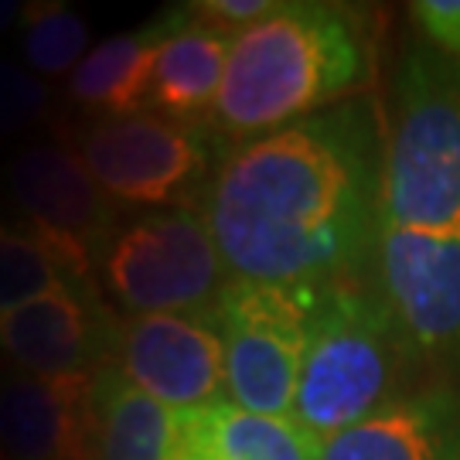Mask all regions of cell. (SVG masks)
Masks as SVG:
<instances>
[{
    "instance_id": "22",
    "label": "cell",
    "mask_w": 460,
    "mask_h": 460,
    "mask_svg": "<svg viewBox=\"0 0 460 460\" xmlns=\"http://www.w3.org/2000/svg\"><path fill=\"white\" fill-rule=\"evenodd\" d=\"M21 21H24V4H17V0H0V31L14 28Z\"/></svg>"
},
{
    "instance_id": "2",
    "label": "cell",
    "mask_w": 460,
    "mask_h": 460,
    "mask_svg": "<svg viewBox=\"0 0 460 460\" xmlns=\"http://www.w3.org/2000/svg\"><path fill=\"white\" fill-rule=\"evenodd\" d=\"M365 66V38L348 7L283 0L277 14L232 38L215 127L229 137L287 130L355 89Z\"/></svg>"
},
{
    "instance_id": "21",
    "label": "cell",
    "mask_w": 460,
    "mask_h": 460,
    "mask_svg": "<svg viewBox=\"0 0 460 460\" xmlns=\"http://www.w3.org/2000/svg\"><path fill=\"white\" fill-rule=\"evenodd\" d=\"M410 11L429 49L460 62V0H416Z\"/></svg>"
},
{
    "instance_id": "5",
    "label": "cell",
    "mask_w": 460,
    "mask_h": 460,
    "mask_svg": "<svg viewBox=\"0 0 460 460\" xmlns=\"http://www.w3.org/2000/svg\"><path fill=\"white\" fill-rule=\"evenodd\" d=\"M102 273L119 307L150 314H212L229 270L201 212L161 208L113 235Z\"/></svg>"
},
{
    "instance_id": "15",
    "label": "cell",
    "mask_w": 460,
    "mask_h": 460,
    "mask_svg": "<svg viewBox=\"0 0 460 460\" xmlns=\"http://www.w3.org/2000/svg\"><path fill=\"white\" fill-rule=\"evenodd\" d=\"M174 460H321V440L294 420L249 412L226 399L178 410Z\"/></svg>"
},
{
    "instance_id": "7",
    "label": "cell",
    "mask_w": 460,
    "mask_h": 460,
    "mask_svg": "<svg viewBox=\"0 0 460 460\" xmlns=\"http://www.w3.org/2000/svg\"><path fill=\"white\" fill-rule=\"evenodd\" d=\"M7 188L72 279L89 283L96 252L116 235V201L93 178L79 150L34 144L7 164Z\"/></svg>"
},
{
    "instance_id": "14",
    "label": "cell",
    "mask_w": 460,
    "mask_h": 460,
    "mask_svg": "<svg viewBox=\"0 0 460 460\" xmlns=\"http://www.w3.org/2000/svg\"><path fill=\"white\" fill-rule=\"evenodd\" d=\"M184 17L188 7L171 11L161 21H150L147 28L113 34L102 45L89 49L79 68L68 75V99L85 110L106 113V119L144 113V106H150L157 55Z\"/></svg>"
},
{
    "instance_id": "9",
    "label": "cell",
    "mask_w": 460,
    "mask_h": 460,
    "mask_svg": "<svg viewBox=\"0 0 460 460\" xmlns=\"http://www.w3.org/2000/svg\"><path fill=\"white\" fill-rule=\"evenodd\" d=\"M376 283L420 355H460V235L378 229Z\"/></svg>"
},
{
    "instance_id": "6",
    "label": "cell",
    "mask_w": 460,
    "mask_h": 460,
    "mask_svg": "<svg viewBox=\"0 0 460 460\" xmlns=\"http://www.w3.org/2000/svg\"><path fill=\"white\" fill-rule=\"evenodd\" d=\"M314 290L229 279L215 304L226 345V399L263 416H294Z\"/></svg>"
},
{
    "instance_id": "4",
    "label": "cell",
    "mask_w": 460,
    "mask_h": 460,
    "mask_svg": "<svg viewBox=\"0 0 460 460\" xmlns=\"http://www.w3.org/2000/svg\"><path fill=\"white\" fill-rule=\"evenodd\" d=\"M378 229L460 235V62L429 45L395 75Z\"/></svg>"
},
{
    "instance_id": "11",
    "label": "cell",
    "mask_w": 460,
    "mask_h": 460,
    "mask_svg": "<svg viewBox=\"0 0 460 460\" xmlns=\"http://www.w3.org/2000/svg\"><path fill=\"white\" fill-rule=\"evenodd\" d=\"M99 410L93 376L0 378V450L11 460H96Z\"/></svg>"
},
{
    "instance_id": "8",
    "label": "cell",
    "mask_w": 460,
    "mask_h": 460,
    "mask_svg": "<svg viewBox=\"0 0 460 460\" xmlns=\"http://www.w3.org/2000/svg\"><path fill=\"white\" fill-rule=\"evenodd\" d=\"M79 157L113 201L167 205L205 174L208 133L157 113L110 116L83 133Z\"/></svg>"
},
{
    "instance_id": "10",
    "label": "cell",
    "mask_w": 460,
    "mask_h": 460,
    "mask_svg": "<svg viewBox=\"0 0 460 460\" xmlns=\"http://www.w3.org/2000/svg\"><path fill=\"white\" fill-rule=\"evenodd\" d=\"M119 372L171 410L226 402V345L212 314H150L119 331Z\"/></svg>"
},
{
    "instance_id": "19",
    "label": "cell",
    "mask_w": 460,
    "mask_h": 460,
    "mask_svg": "<svg viewBox=\"0 0 460 460\" xmlns=\"http://www.w3.org/2000/svg\"><path fill=\"white\" fill-rule=\"evenodd\" d=\"M72 279L31 226L0 218V317Z\"/></svg>"
},
{
    "instance_id": "12",
    "label": "cell",
    "mask_w": 460,
    "mask_h": 460,
    "mask_svg": "<svg viewBox=\"0 0 460 460\" xmlns=\"http://www.w3.org/2000/svg\"><path fill=\"white\" fill-rule=\"evenodd\" d=\"M113 345L83 279H66L0 317V351L31 376H93Z\"/></svg>"
},
{
    "instance_id": "23",
    "label": "cell",
    "mask_w": 460,
    "mask_h": 460,
    "mask_svg": "<svg viewBox=\"0 0 460 460\" xmlns=\"http://www.w3.org/2000/svg\"><path fill=\"white\" fill-rule=\"evenodd\" d=\"M0 460H11V457H7V454H4V450H0Z\"/></svg>"
},
{
    "instance_id": "13",
    "label": "cell",
    "mask_w": 460,
    "mask_h": 460,
    "mask_svg": "<svg viewBox=\"0 0 460 460\" xmlns=\"http://www.w3.org/2000/svg\"><path fill=\"white\" fill-rule=\"evenodd\" d=\"M321 460H460V395H399L368 420L321 440Z\"/></svg>"
},
{
    "instance_id": "17",
    "label": "cell",
    "mask_w": 460,
    "mask_h": 460,
    "mask_svg": "<svg viewBox=\"0 0 460 460\" xmlns=\"http://www.w3.org/2000/svg\"><path fill=\"white\" fill-rule=\"evenodd\" d=\"M96 460H174L178 410L130 385L116 365L96 372Z\"/></svg>"
},
{
    "instance_id": "18",
    "label": "cell",
    "mask_w": 460,
    "mask_h": 460,
    "mask_svg": "<svg viewBox=\"0 0 460 460\" xmlns=\"http://www.w3.org/2000/svg\"><path fill=\"white\" fill-rule=\"evenodd\" d=\"M21 49L24 62L34 68V75H66L75 72L79 62L89 55V28L79 11H72L62 0H34L24 4L21 21Z\"/></svg>"
},
{
    "instance_id": "16",
    "label": "cell",
    "mask_w": 460,
    "mask_h": 460,
    "mask_svg": "<svg viewBox=\"0 0 460 460\" xmlns=\"http://www.w3.org/2000/svg\"><path fill=\"white\" fill-rule=\"evenodd\" d=\"M232 38H235L232 31L205 24L188 11L178 31L167 38L157 55L150 106L164 110L174 119H191L208 110L215 113L226 66H229Z\"/></svg>"
},
{
    "instance_id": "3",
    "label": "cell",
    "mask_w": 460,
    "mask_h": 460,
    "mask_svg": "<svg viewBox=\"0 0 460 460\" xmlns=\"http://www.w3.org/2000/svg\"><path fill=\"white\" fill-rule=\"evenodd\" d=\"M410 351L378 283L351 277L314 290L290 420L317 440L362 423L399 399L395 389Z\"/></svg>"
},
{
    "instance_id": "1",
    "label": "cell",
    "mask_w": 460,
    "mask_h": 460,
    "mask_svg": "<svg viewBox=\"0 0 460 460\" xmlns=\"http://www.w3.org/2000/svg\"><path fill=\"white\" fill-rule=\"evenodd\" d=\"M382 164L378 113L362 99L229 154L201 212L229 277L294 290L358 277L376 256Z\"/></svg>"
},
{
    "instance_id": "20",
    "label": "cell",
    "mask_w": 460,
    "mask_h": 460,
    "mask_svg": "<svg viewBox=\"0 0 460 460\" xmlns=\"http://www.w3.org/2000/svg\"><path fill=\"white\" fill-rule=\"evenodd\" d=\"M51 93L41 75L0 58V140L38 123L49 110Z\"/></svg>"
}]
</instances>
